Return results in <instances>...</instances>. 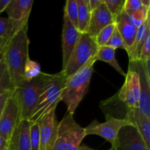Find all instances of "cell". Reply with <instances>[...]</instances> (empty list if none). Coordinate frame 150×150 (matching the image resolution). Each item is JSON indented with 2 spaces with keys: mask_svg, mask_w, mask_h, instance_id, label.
Returning <instances> with one entry per match:
<instances>
[{
  "mask_svg": "<svg viewBox=\"0 0 150 150\" xmlns=\"http://www.w3.org/2000/svg\"><path fill=\"white\" fill-rule=\"evenodd\" d=\"M28 21L26 22L7 42L2 59L11 77L15 88L23 81L24 67L29 59V40L28 38Z\"/></svg>",
  "mask_w": 150,
  "mask_h": 150,
  "instance_id": "obj_1",
  "label": "cell"
},
{
  "mask_svg": "<svg viewBox=\"0 0 150 150\" xmlns=\"http://www.w3.org/2000/svg\"><path fill=\"white\" fill-rule=\"evenodd\" d=\"M95 62L94 57L90 59L74 74L66 78L61 101L67 105L69 114H74L79 103L87 93Z\"/></svg>",
  "mask_w": 150,
  "mask_h": 150,
  "instance_id": "obj_2",
  "label": "cell"
},
{
  "mask_svg": "<svg viewBox=\"0 0 150 150\" xmlns=\"http://www.w3.org/2000/svg\"><path fill=\"white\" fill-rule=\"evenodd\" d=\"M65 80L66 77L62 71L57 74H49L37 106L28 119L29 122H38L47 114L56 110L61 101Z\"/></svg>",
  "mask_w": 150,
  "mask_h": 150,
  "instance_id": "obj_3",
  "label": "cell"
},
{
  "mask_svg": "<svg viewBox=\"0 0 150 150\" xmlns=\"http://www.w3.org/2000/svg\"><path fill=\"white\" fill-rule=\"evenodd\" d=\"M48 76L49 74L42 72L34 79L24 81L16 88L21 120H28L35 110Z\"/></svg>",
  "mask_w": 150,
  "mask_h": 150,
  "instance_id": "obj_4",
  "label": "cell"
},
{
  "mask_svg": "<svg viewBox=\"0 0 150 150\" xmlns=\"http://www.w3.org/2000/svg\"><path fill=\"white\" fill-rule=\"evenodd\" d=\"M86 136L84 127L76 122L73 114L67 113L58 123L57 139L53 150H79Z\"/></svg>",
  "mask_w": 150,
  "mask_h": 150,
  "instance_id": "obj_5",
  "label": "cell"
},
{
  "mask_svg": "<svg viewBox=\"0 0 150 150\" xmlns=\"http://www.w3.org/2000/svg\"><path fill=\"white\" fill-rule=\"evenodd\" d=\"M99 47L95 39L87 33H81L67 65L61 71L66 78L74 74L90 59L95 57Z\"/></svg>",
  "mask_w": 150,
  "mask_h": 150,
  "instance_id": "obj_6",
  "label": "cell"
},
{
  "mask_svg": "<svg viewBox=\"0 0 150 150\" xmlns=\"http://www.w3.org/2000/svg\"><path fill=\"white\" fill-rule=\"evenodd\" d=\"M21 120L20 108L15 89L7 99L0 117V136L9 142Z\"/></svg>",
  "mask_w": 150,
  "mask_h": 150,
  "instance_id": "obj_7",
  "label": "cell"
},
{
  "mask_svg": "<svg viewBox=\"0 0 150 150\" xmlns=\"http://www.w3.org/2000/svg\"><path fill=\"white\" fill-rule=\"evenodd\" d=\"M106 120L105 122L100 123L97 120L92 121L87 127H84L86 135H96L103 138L109 142L112 146L117 137L119 131L122 127L132 125L129 120L126 119L115 118L106 114Z\"/></svg>",
  "mask_w": 150,
  "mask_h": 150,
  "instance_id": "obj_8",
  "label": "cell"
},
{
  "mask_svg": "<svg viewBox=\"0 0 150 150\" xmlns=\"http://www.w3.org/2000/svg\"><path fill=\"white\" fill-rule=\"evenodd\" d=\"M117 98L127 108H139L140 101V80L137 72L128 68L125 81L117 95Z\"/></svg>",
  "mask_w": 150,
  "mask_h": 150,
  "instance_id": "obj_9",
  "label": "cell"
},
{
  "mask_svg": "<svg viewBox=\"0 0 150 150\" xmlns=\"http://www.w3.org/2000/svg\"><path fill=\"white\" fill-rule=\"evenodd\" d=\"M114 150H150L136 127L133 125L122 127L111 146Z\"/></svg>",
  "mask_w": 150,
  "mask_h": 150,
  "instance_id": "obj_10",
  "label": "cell"
},
{
  "mask_svg": "<svg viewBox=\"0 0 150 150\" xmlns=\"http://www.w3.org/2000/svg\"><path fill=\"white\" fill-rule=\"evenodd\" d=\"M38 122L40 125L39 150H53L59 123L56 118V110L47 114Z\"/></svg>",
  "mask_w": 150,
  "mask_h": 150,
  "instance_id": "obj_11",
  "label": "cell"
},
{
  "mask_svg": "<svg viewBox=\"0 0 150 150\" xmlns=\"http://www.w3.org/2000/svg\"><path fill=\"white\" fill-rule=\"evenodd\" d=\"M129 68L137 72L140 80V101L139 108L141 112L150 118V77L146 75L143 62L141 61L130 62Z\"/></svg>",
  "mask_w": 150,
  "mask_h": 150,
  "instance_id": "obj_12",
  "label": "cell"
},
{
  "mask_svg": "<svg viewBox=\"0 0 150 150\" xmlns=\"http://www.w3.org/2000/svg\"><path fill=\"white\" fill-rule=\"evenodd\" d=\"M81 32L75 27L66 15L63 17L62 46V70L66 67L70 55L80 38Z\"/></svg>",
  "mask_w": 150,
  "mask_h": 150,
  "instance_id": "obj_13",
  "label": "cell"
},
{
  "mask_svg": "<svg viewBox=\"0 0 150 150\" xmlns=\"http://www.w3.org/2000/svg\"><path fill=\"white\" fill-rule=\"evenodd\" d=\"M114 23V19L103 2L91 13L87 34L95 39L103 28Z\"/></svg>",
  "mask_w": 150,
  "mask_h": 150,
  "instance_id": "obj_14",
  "label": "cell"
},
{
  "mask_svg": "<svg viewBox=\"0 0 150 150\" xmlns=\"http://www.w3.org/2000/svg\"><path fill=\"white\" fill-rule=\"evenodd\" d=\"M30 122L21 120L15 129L10 141L8 148L10 150H32L29 136Z\"/></svg>",
  "mask_w": 150,
  "mask_h": 150,
  "instance_id": "obj_15",
  "label": "cell"
},
{
  "mask_svg": "<svg viewBox=\"0 0 150 150\" xmlns=\"http://www.w3.org/2000/svg\"><path fill=\"white\" fill-rule=\"evenodd\" d=\"M124 119L129 120L136 127L150 149V118L142 114L139 108H126V116Z\"/></svg>",
  "mask_w": 150,
  "mask_h": 150,
  "instance_id": "obj_16",
  "label": "cell"
},
{
  "mask_svg": "<svg viewBox=\"0 0 150 150\" xmlns=\"http://www.w3.org/2000/svg\"><path fill=\"white\" fill-rule=\"evenodd\" d=\"M116 27L118 29L124 41L126 51H128L133 45L139 28L130 22L128 16L125 12H122L114 20Z\"/></svg>",
  "mask_w": 150,
  "mask_h": 150,
  "instance_id": "obj_17",
  "label": "cell"
},
{
  "mask_svg": "<svg viewBox=\"0 0 150 150\" xmlns=\"http://www.w3.org/2000/svg\"><path fill=\"white\" fill-rule=\"evenodd\" d=\"M33 4L32 0H10L5 12L10 20L22 23L29 20Z\"/></svg>",
  "mask_w": 150,
  "mask_h": 150,
  "instance_id": "obj_18",
  "label": "cell"
},
{
  "mask_svg": "<svg viewBox=\"0 0 150 150\" xmlns=\"http://www.w3.org/2000/svg\"><path fill=\"white\" fill-rule=\"evenodd\" d=\"M150 35V17L148 16L144 23L139 28L133 45L127 51L130 62L139 61L142 48L146 41V38Z\"/></svg>",
  "mask_w": 150,
  "mask_h": 150,
  "instance_id": "obj_19",
  "label": "cell"
},
{
  "mask_svg": "<svg viewBox=\"0 0 150 150\" xmlns=\"http://www.w3.org/2000/svg\"><path fill=\"white\" fill-rule=\"evenodd\" d=\"M95 61H102L109 64L119 73L125 77L126 73L120 67V64L116 59V50L111 47L103 45L98 48V52L95 56Z\"/></svg>",
  "mask_w": 150,
  "mask_h": 150,
  "instance_id": "obj_20",
  "label": "cell"
},
{
  "mask_svg": "<svg viewBox=\"0 0 150 150\" xmlns=\"http://www.w3.org/2000/svg\"><path fill=\"white\" fill-rule=\"evenodd\" d=\"M78 30L81 33H87L90 21L91 10L89 0H77Z\"/></svg>",
  "mask_w": 150,
  "mask_h": 150,
  "instance_id": "obj_21",
  "label": "cell"
},
{
  "mask_svg": "<svg viewBox=\"0 0 150 150\" xmlns=\"http://www.w3.org/2000/svg\"><path fill=\"white\" fill-rule=\"evenodd\" d=\"M28 21L22 23L15 22L8 18L0 17V37L10 39Z\"/></svg>",
  "mask_w": 150,
  "mask_h": 150,
  "instance_id": "obj_22",
  "label": "cell"
},
{
  "mask_svg": "<svg viewBox=\"0 0 150 150\" xmlns=\"http://www.w3.org/2000/svg\"><path fill=\"white\" fill-rule=\"evenodd\" d=\"M16 89L12 81L5 63L0 59V95L7 92H12Z\"/></svg>",
  "mask_w": 150,
  "mask_h": 150,
  "instance_id": "obj_23",
  "label": "cell"
},
{
  "mask_svg": "<svg viewBox=\"0 0 150 150\" xmlns=\"http://www.w3.org/2000/svg\"><path fill=\"white\" fill-rule=\"evenodd\" d=\"M41 73L42 71H41L40 65L39 63L29 59L24 67L23 81H29L32 80L39 76Z\"/></svg>",
  "mask_w": 150,
  "mask_h": 150,
  "instance_id": "obj_24",
  "label": "cell"
},
{
  "mask_svg": "<svg viewBox=\"0 0 150 150\" xmlns=\"http://www.w3.org/2000/svg\"><path fill=\"white\" fill-rule=\"evenodd\" d=\"M64 14L67 16L72 24L78 29L77 0H67L64 6Z\"/></svg>",
  "mask_w": 150,
  "mask_h": 150,
  "instance_id": "obj_25",
  "label": "cell"
},
{
  "mask_svg": "<svg viewBox=\"0 0 150 150\" xmlns=\"http://www.w3.org/2000/svg\"><path fill=\"white\" fill-rule=\"evenodd\" d=\"M115 29L116 24L115 23H113L111 24L108 25V26H105V28H103L98 34L96 38H95V41L98 47L103 46V45H105L106 44V42L110 39V38L111 37V35H112L113 32H114Z\"/></svg>",
  "mask_w": 150,
  "mask_h": 150,
  "instance_id": "obj_26",
  "label": "cell"
},
{
  "mask_svg": "<svg viewBox=\"0 0 150 150\" xmlns=\"http://www.w3.org/2000/svg\"><path fill=\"white\" fill-rule=\"evenodd\" d=\"M103 1L114 20L122 12L124 11L125 0H103Z\"/></svg>",
  "mask_w": 150,
  "mask_h": 150,
  "instance_id": "obj_27",
  "label": "cell"
},
{
  "mask_svg": "<svg viewBox=\"0 0 150 150\" xmlns=\"http://www.w3.org/2000/svg\"><path fill=\"white\" fill-rule=\"evenodd\" d=\"M29 136L32 150L40 149V125L39 122H31L29 128Z\"/></svg>",
  "mask_w": 150,
  "mask_h": 150,
  "instance_id": "obj_28",
  "label": "cell"
},
{
  "mask_svg": "<svg viewBox=\"0 0 150 150\" xmlns=\"http://www.w3.org/2000/svg\"><path fill=\"white\" fill-rule=\"evenodd\" d=\"M105 45L108 47H111V48H114V49H117V48H122L126 51L125 45L124 41H123L121 35L119 32L118 29H114V32H113L112 35L110 38V39L108 40V42H106Z\"/></svg>",
  "mask_w": 150,
  "mask_h": 150,
  "instance_id": "obj_29",
  "label": "cell"
},
{
  "mask_svg": "<svg viewBox=\"0 0 150 150\" xmlns=\"http://www.w3.org/2000/svg\"><path fill=\"white\" fill-rule=\"evenodd\" d=\"M144 7H145L142 4V0H125L124 10L127 15H130L142 10Z\"/></svg>",
  "mask_w": 150,
  "mask_h": 150,
  "instance_id": "obj_30",
  "label": "cell"
},
{
  "mask_svg": "<svg viewBox=\"0 0 150 150\" xmlns=\"http://www.w3.org/2000/svg\"><path fill=\"white\" fill-rule=\"evenodd\" d=\"M148 59H150V35L146 38V41L142 47L139 57V61L145 62Z\"/></svg>",
  "mask_w": 150,
  "mask_h": 150,
  "instance_id": "obj_31",
  "label": "cell"
},
{
  "mask_svg": "<svg viewBox=\"0 0 150 150\" xmlns=\"http://www.w3.org/2000/svg\"><path fill=\"white\" fill-rule=\"evenodd\" d=\"M13 91H12V92H5V93H3L1 94V95H0V117H1V112H2L3 108H4V105H5L7 99H8L10 95H11V93L13 92Z\"/></svg>",
  "mask_w": 150,
  "mask_h": 150,
  "instance_id": "obj_32",
  "label": "cell"
},
{
  "mask_svg": "<svg viewBox=\"0 0 150 150\" xmlns=\"http://www.w3.org/2000/svg\"><path fill=\"white\" fill-rule=\"evenodd\" d=\"M103 2V0H89V7H90L91 12H92L95 9L98 8Z\"/></svg>",
  "mask_w": 150,
  "mask_h": 150,
  "instance_id": "obj_33",
  "label": "cell"
},
{
  "mask_svg": "<svg viewBox=\"0 0 150 150\" xmlns=\"http://www.w3.org/2000/svg\"><path fill=\"white\" fill-rule=\"evenodd\" d=\"M9 40L10 39H5V38H1V37H0V59H2L3 53H4L6 45H7Z\"/></svg>",
  "mask_w": 150,
  "mask_h": 150,
  "instance_id": "obj_34",
  "label": "cell"
},
{
  "mask_svg": "<svg viewBox=\"0 0 150 150\" xmlns=\"http://www.w3.org/2000/svg\"><path fill=\"white\" fill-rule=\"evenodd\" d=\"M10 2V0H0V14L5 11L7 5Z\"/></svg>",
  "mask_w": 150,
  "mask_h": 150,
  "instance_id": "obj_35",
  "label": "cell"
},
{
  "mask_svg": "<svg viewBox=\"0 0 150 150\" xmlns=\"http://www.w3.org/2000/svg\"><path fill=\"white\" fill-rule=\"evenodd\" d=\"M8 146V142L0 136V150H7Z\"/></svg>",
  "mask_w": 150,
  "mask_h": 150,
  "instance_id": "obj_36",
  "label": "cell"
},
{
  "mask_svg": "<svg viewBox=\"0 0 150 150\" xmlns=\"http://www.w3.org/2000/svg\"><path fill=\"white\" fill-rule=\"evenodd\" d=\"M79 150H94V149H92V148L89 147V146H86V145H83V146H80V148H79Z\"/></svg>",
  "mask_w": 150,
  "mask_h": 150,
  "instance_id": "obj_37",
  "label": "cell"
},
{
  "mask_svg": "<svg viewBox=\"0 0 150 150\" xmlns=\"http://www.w3.org/2000/svg\"><path fill=\"white\" fill-rule=\"evenodd\" d=\"M7 150H10V149L8 148V146H7Z\"/></svg>",
  "mask_w": 150,
  "mask_h": 150,
  "instance_id": "obj_38",
  "label": "cell"
},
{
  "mask_svg": "<svg viewBox=\"0 0 150 150\" xmlns=\"http://www.w3.org/2000/svg\"><path fill=\"white\" fill-rule=\"evenodd\" d=\"M108 150H114V149H111H111H108Z\"/></svg>",
  "mask_w": 150,
  "mask_h": 150,
  "instance_id": "obj_39",
  "label": "cell"
}]
</instances>
